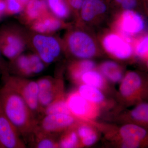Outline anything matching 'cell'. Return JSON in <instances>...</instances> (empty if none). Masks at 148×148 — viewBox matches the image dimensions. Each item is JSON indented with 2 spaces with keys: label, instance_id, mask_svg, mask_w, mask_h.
I'll use <instances>...</instances> for the list:
<instances>
[{
  "label": "cell",
  "instance_id": "obj_1",
  "mask_svg": "<svg viewBox=\"0 0 148 148\" xmlns=\"http://www.w3.org/2000/svg\"><path fill=\"white\" fill-rule=\"evenodd\" d=\"M0 107L20 136L32 139L39 121L24 99L5 84L0 88Z\"/></svg>",
  "mask_w": 148,
  "mask_h": 148
},
{
  "label": "cell",
  "instance_id": "obj_2",
  "mask_svg": "<svg viewBox=\"0 0 148 148\" xmlns=\"http://www.w3.org/2000/svg\"><path fill=\"white\" fill-rule=\"evenodd\" d=\"M92 31L76 25L69 28L62 40L64 51L81 60L96 56L102 49Z\"/></svg>",
  "mask_w": 148,
  "mask_h": 148
},
{
  "label": "cell",
  "instance_id": "obj_3",
  "mask_svg": "<svg viewBox=\"0 0 148 148\" xmlns=\"http://www.w3.org/2000/svg\"><path fill=\"white\" fill-rule=\"evenodd\" d=\"M108 0H84L75 18V25L92 30L107 21L112 13Z\"/></svg>",
  "mask_w": 148,
  "mask_h": 148
},
{
  "label": "cell",
  "instance_id": "obj_4",
  "mask_svg": "<svg viewBox=\"0 0 148 148\" xmlns=\"http://www.w3.org/2000/svg\"><path fill=\"white\" fill-rule=\"evenodd\" d=\"M145 27V20L139 12L136 10H125L114 14L110 28L132 44L133 36L143 32Z\"/></svg>",
  "mask_w": 148,
  "mask_h": 148
},
{
  "label": "cell",
  "instance_id": "obj_5",
  "mask_svg": "<svg viewBox=\"0 0 148 148\" xmlns=\"http://www.w3.org/2000/svg\"><path fill=\"white\" fill-rule=\"evenodd\" d=\"M4 84L19 94L28 104L35 116L42 114L38 102V86L37 81L11 75L6 72L3 75Z\"/></svg>",
  "mask_w": 148,
  "mask_h": 148
},
{
  "label": "cell",
  "instance_id": "obj_6",
  "mask_svg": "<svg viewBox=\"0 0 148 148\" xmlns=\"http://www.w3.org/2000/svg\"><path fill=\"white\" fill-rule=\"evenodd\" d=\"M103 50L109 55L120 60H126L134 52L132 44L112 29L103 30L98 37Z\"/></svg>",
  "mask_w": 148,
  "mask_h": 148
},
{
  "label": "cell",
  "instance_id": "obj_7",
  "mask_svg": "<svg viewBox=\"0 0 148 148\" xmlns=\"http://www.w3.org/2000/svg\"><path fill=\"white\" fill-rule=\"evenodd\" d=\"M27 40L17 27L6 25L0 29V50L10 61L22 54Z\"/></svg>",
  "mask_w": 148,
  "mask_h": 148
},
{
  "label": "cell",
  "instance_id": "obj_8",
  "mask_svg": "<svg viewBox=\"0 0 148 148\" xmlns=\"http://www.w3.org/2000/svg\"><path fill=\"white\" fill-rule=\"evenodd\" d=\"M29 40L36 53L45 64L56 61L64 51L62 41L49 35L35 33Z\"/></svg>",
  "mask_w": 148,
  "mask_h": 148
},
{
  "label": "cell",
  "instance_id": "obj_9",
  "mask_svg": "<svg viewBox=\"0 0 148 148\" xmlns=\"http://www.w3.org/2000/svg\"><path fill=\"white\" fill-rule=\"evenodd\" d=\"M45 64L36 53L21 54L10 61L8 71L10 74L20 77H29L42 72Z\"/></svg>",
  "mask_w": 148,
  "mask_h": 148
},
{
  "label": "cell",
  "instance_id": "obj_10",
  "mask_svg": "<svg viewBox=\"0 0 148 148\" xmlns=\"http://www.w3.org/2000/svg\"><path fill=\"white\" fill-rule=\"evenodd\" d=\"M38 86V102L41 113L51 103L63 94L62 81L50 77H43L37 81Z\"/></svg>",
  "mask_w": 148,
  "mask_h": 148
},
{
  "label": "cell",
  "instance_id": "obj_11",
  "mask_svg": "<svg viewBox=\"0 0 148 148\" xmlns=\"http://www.w3.org/2000/svg\"><path fill=\"white\" fill-rule=\"evenodd\" d=\"M75 123L76 120L71 114H56L46 115L38 122L35 131L56 135L57 133L65 131L73 127Z\"/></svg>",
  "mask_w": 148,
  "mask_h": 148
},
{
  "label": "cell",
  "instance_id": "obj_12",
  "mask_svg": "<svg viewBox=\"0 0 148 148\" xmlns=\"http://www.w3.org/2000/svg\"><path fill=\"white\" fill-rule=\"evenodd\" d=\"M16 127L3 112L0 107V143L2 148H25Z\"/></svg>",
  "mask_w": 148,
  "mask_h": 148
},
{
  "label": "cell",
  "instance_id": "obj_13",
  "mask_svg": "<svg viewBox=\"0 0 148 148\" xmlns=\"http://www.w3.org/2000/svg\"><path fill=\"white\" fill-rule=\"evenodd\" d=\"M30 29L35 33L50 35L61 29L71 27L63 20L56 17L50 12L32 22Z\"/></svg>",
  "mask_w": 148,
  "mask_h": 148
},
{
  "label": "cell",
  "instance_id": "obj_14",
  "mask_svg": "<svg viewBox=\"0 0 148 148\" xmlns=\"http://www.w3.org/2000/svg\"><path fill=\"white\" fill-rule=\"evenodd\" d=\"M147 89V85L144 84L143 77L136 72H128L123 80L120 87L122 95L126 97H133L139 99Z\"/></svg>",
  "mask_w": 148,
  "mask_h": 148
},
{
  "label": "cell",
  "instance_id": "obj_15",
  "mask_svg": "<svg viewBox=\"0 0 148 148\" xmlns=\"http://www.w3.org/2000/svg\"><path fill=\"white\" fill-rule=\"evenodd\" d=\"M50 12L44 0H31L21 13V20L25 24H32Z\"/></svg>",
  "mask_w": 148,
  "mask_h": 148
},
{
  "label": "cell",
  "instance_id": "obj_16",
  "mask_svg": "<svg viewBox=\"0 0 148 148\" xmlns=\"http://www.w3.org/2000/svg\"><path fill=\"white\" fill-rule=\"evenodd\" d=\"M66 102L72 115L79 119L87 117L90 111V106L87 100L78 92L69 95Z\"/></svg>",
  "mask_w": 148,
  "mask_h": 148
},
{
  "label": "cell",
  "instance_id": "obj_17",
  "mask_svg": "<svg viewBox=\"0 0 148 148\" xmlns=\"http://www.w3.org/2000/svg\"><path fill=\"white\" fill-rule=\"evenodd\" d=\"M95 64L89 59L75 61L69 66V73L72 79L77 82H81V78L85 72L94 69Z\"/></svg>",
  "mask_w": 148,
  "mask_h": 148
},
{
  "label": "cell",
  "instance_id": "obj_18",
  "mask_svg": "<svg viewBox=\"0 0 148 148\" xmlns=\"http://www.w3.org/2000/svg\"><path fill=\"white\" fill-rule=\"evenodd\" d=\"M51 13L64 20L70 17L72 13L65 0H44Z\"/></svg>",
  "mask_w": 148,
  "mask_h": 148
},
{
  "label": "cell",
  "instance_id": "obj_19",
  "mask_svg": "<svg viewBox=\"0 0 148 148\" xmlns=\"http://www.w3.org/2000/svg\"><path fill=\"white\" fill-rule=\"evenodd\" d=\"M100 69L102 73L114 82L119 81L122 77V71L120 66L114 61H105L101 64Z\"/></svg>",
  "mask_w": 148,
  "mask_h": 148
},
{
  "label": "cell",
  "instance_id": "obj_20",
  "mask_svg": "<svg viewBox=\"0 0 148 148\" xmlns=\"http://www.w3.org/2000/svg\"><path fill=\"white\" fill-rule=\"evenodd\" d=\"M55 136L56 135L46 134L38 131H35L33 137V138L35 137L34 147L59 148L58 141L56 140Z\"/></svg>",
  "mask_w": 148,
  "mask_h": 148
},
{
  "label": "cell",
  "instance_id": "obj_21",
  "mask_svg": "<svg viewBox=\"0 0 148 148\" xmlns=\"http://www.w3.org/2000/svg\"><path fill=\"white\" fill-rule=\"evenodd\" d=\"M114 13L121 11L136 10L139 6H143L142 0H108Z\"/></svg>",
  "mask_w": 148,
  "mask_h": 148
},
{
  "label": "cell",
  "instance_id": "obj_22",
  "mask_svg": "<svg viewBox=\"0 0 148 148\" xmlns=\"http://www.w3.org/2000/svg\"><path fill=\"white\" fill-rule=\"evenodd\" d=\"M130 115L137 124L148 127V103H139L131 111Z\"/></svg>",
  "mask_w": 148,
  "mask_h": 148
},
{
  "label": "cell",
  "instance_id": "obj_23",
  "mask_svg": "<svg viewBox=\"0 0 148 148\" xmlns=\"http://www.w3.org/2000/svg\"><path fill=\"white\" fill-rule=\"evenodd\" d=\"M56 114H66L71 115L64 95L56 99L55 101L49 105L45 109L43 113L44 115Z\"/></svg>",
  "mask_w": 148,
  "mask_h": 148
},
{
  "label": "cell",
  "instance_id": "obj_24",
  "mask_svg": "<svg viewBox=\"0 0 148 148\" xmlns=\"http://www.w3.org/2000/svg\"><path fill=\"white\" fill-rule=\"evenodd\" d=\"M79 93L88 101L100 103L104 97L101 91L96 87L87 84L82 85L79 89Z\"/></svg>",
  "mask_w": 148,
  "mask_h": 148
},
{
  "label": "cell",
  "instance_id": "obj_25",
  "mask_svg": "<svg viewBox=\"0 0 148 148\" xmlns=\"http://www.w3.org/2000/svg\"><path fill=\"white\" fill-rule=\"evenodd\" d=\"M58 142L59 148H75L78 145L79 137L77 131L71 129L61 135Z\"/></svg>",
  "mask_w": 148,
  "mask_h": 148
},
{
  "label": "cell",
  "instance_id": "obj_26",
  "mask_svg": "<svg viewBox=\"0 0 148 148\" xmlns=\"http://www.w3.org/2000/svg\"><path fill=\"white\" fill-rule=\"evenodd\" d=\"M77 132L83 145L84 146L91 145L97 140V136L95 132L87 125H78Z\"/></svg>",
  "mask_w": 148,
  "mask_h": 148
},
{
  "label": "cell",
  "instance_id": "obj_27",
  "mask_svg": "<svg viewBox=\"0 0 148 148\" xmlns=\"http://www.w3.org/2000/svg\"><path fill=\"white\" fill-rule=\"evenodd\" d=\"M96 88H101L103 84L101 75L98 72L90 70L85 72L81 78V82Z\"/></svg>",
  "mask_w": 148,
  "mask_h": 148
},
{
  "label": "cell",
  "instance_id": "obj_28",
  "mask_svg": "<svg viewBox=\"0 0 148 148\" xmlns=\"http://www.w3.org/2000/svg\"><path fill=\"white\" fill-rule=\"evenodd\" d=\"M31 0H5V13L16 14L21 13Z\"/></svg>",
  "mask_w": 148,
  "mask_h": 148
},
{
  "label": "cell",
  "instance_id": "obj_29",
  "mask_svg": "<svg viewBox=\"0 0 148 148\" xmlns=\"http://www.w3.org/2000/svg\"><path fill=\"white\" fill-rule=\"evenodd\" d=\"M136 55L144 57L148 55V36H145L136 42L133 48Z\"/></svg>",
  "mask_w": 148,
  "mask_h": 148
},
{
  "label": "cell",
  "instance_id": "obj_30",
  "mask_svg": "<svg viewBox=\"0 0 148 148\" xmlns=\"http://www.w3.org/2000/svg\"><path fill=\"white\" fill-rule=\"evenodd\" d=\"M75 18L77 17L84 0H65Z\"/></svg>",
  "mask_w": 148,
  "mask_h": 148
},
{
  "label": "cell",
  "instance_id": "obj_31",
  "mask_svg": "<svg viewBox=\"0 0 148 148\" xmlns=\"http://www.w3.org/2000/svg\"><path fill=\"white\" fill-rule=\"evenodd\" d=\"M122 147L137 148L141 147L140 144L136 141L129 140H124L122 144Z\"/></svg>",
  "mask_w": 148,
  "mask_h": 148
},
{
  "label": "cell",
  "instance_id": "obj_32",
  "mask_svg": "<svg viewBox=\"0 0 148 148\" xmlns=\"http://www.w3.org/2000/svg\"><path fill=\"white\" fill-rule=\"evenodd\" d=\"M1 52L0 50V74L3 75L5 73L8 72V64H7L3 60L2 57Z\"/></svg>",
  "mask_w": 148,
  "mask_h": 148
},
{
  "label": "cell",
  "instance_id": "obj_33",
  "mask_svg": "<svg viewBox=\"0 0 148 148\" xmlns=\"http://www.w3.org/2000/svg\"><path fill=\"white\" fill-rule=\"evenodd\" d=\"M6 4L5 0H0V18L6 14Z\"/></svg>",
  "mask_w": 148,
  "mask_h": 148
},
{
  "label": "cell",
  "instance_id": "obj_34",
  "mask_svg": "<svg viewBox=\"0 0 148 148\" xmlns=\"http://www.w3.org/2000/svg\"><path fill=\"white\" fill-rule=\"evenodd\" d=\"M143 7L148 12V0H142Z\"/></svg>",
  "mask_w": 148,
  "mask_h": 148
},
{
  "label": "cell",
  "instance_id": "obj_35",
  "mask_svg": "<svg viewBox=\"0 0 148 148\" xmlns=\"http://www.w3.org/2000/svg\"><path fill=\"white\" fill-rule=\"evenodd\" d=\"M146 66H147V68L148 69V58L147 60V62H146Z\"/></svg>",
  "mask_w": 148,
  "mask_h": 148
},
{
  "label": "cell",
  "instance_id": "obj_36",
  "mask_svg": "<svg viewBox=\"0 0 148 148\" xmlns=\"http://www.w3.org/2000/svg\"><path fill=\"white\" fill-rule=\"evenodd\" d=\"M0 148H2V147L1 145V143H0Z\"/></svg>",
  "mask_w": 148,
  "mask_h": 148
}]
</instances>
